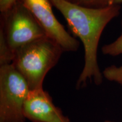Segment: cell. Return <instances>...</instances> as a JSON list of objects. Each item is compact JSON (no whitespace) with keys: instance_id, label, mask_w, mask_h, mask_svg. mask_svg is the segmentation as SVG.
<instances>
[{"instance_id":"obj_1","label":"cell","mask_w":122,"mask_h":122,"mask_svg":"<svg viewBox=\"0 0 122 122\" xmlns=\"http://www.w3.org/2000/svg\"><path fill=\"white\" fill-rule=\"evenodd\" d=\"M53 6L62 14L74 35L79 38L84 49V64L76 88L80 89L88 81L97 85L103 81V74L99 67L97 51L99 41L105 27L120 14V5L101 8L85 7L67 1L50 0Z\"/></svg>"},{"instance_id":"obj_2","label":"cell","mask_w":122,"mask_h":122,"mask_svg":"<svg viewBox=\"0 0 122 122\" xmlns=\"http://www.w3.org/2000/svg\"><path fill=\"white\" fill-rule=\"evenodd\" d=\"M64 51L53 40L43 37L16 50L11 64L26 81L30 91L42 89L46 75Z\"/></svg>"},{"instance_id":"obj_3","label":"cell","mask_w":122,"mask_h":122,"mask_svg":"<svg viewBox=\"0 0 122 122\" xmlns=\"http://www.w3.org/2000/svg\"><path fill=\"white\" fill-rule=\"evenodd\" d=\"M1 28L14 51L30 42L47 37L32 14L18 0L11 9L1 13Z\"/></svg>"},{"instance_id":"obj_4","label":"cell","mask_w":122,"mask_h":122,"mask_svg":"<svg viewBox=\"0 0 122 122\" xmlns=\"http://www.w3.org/2000/svg\"><path fill=\"white\" fill-rule=\"evenodd\" d=\"M30 92L12 64L0 66V122H25L24 106Z\"/></svg>"},{"instance_id":"obj_5","label":"cell","mask_w":122,"mask_h":122,"mask_svg":"<svg viewBox=\"0 0 122 122\" xmlns=\"http://www.w3.org/2000/svg\"><path fill=\"white\" fill-rule=\"evenodd\" d=\"M32 14L46 36L58 44L65 51H76L80 42L65 30L58 20L50 0H21Z\"/></svg>"},{"instance_id":"obj_6","label":"cell","mask_w":122,"mask_h":122,"mask_svg":"<svg viewBox=\"0 0 122 122\" xmlns=\"http://www.w3.org/2000/svg\"><path fill=\"white\" fill-rule=\"evenodd\" d=\"M23 112L25 119L31 122H71L43 88L30 91Z\"/></svg>"},{"instance_id":"obj_7","label":"cell","mask_w":122,"mask_h":122,"mask_svg":"<svg viewBox=\"0 0 122 122\" xmlns=\"http://www.w3.org/2000/svg\"><path fill=\"white\" fill-rule=\"evenodd\" d=\"M14 53L7 44L4 35L0 30V66L13 63Z\"/></svg>"},{"instance_id":"obj_8","label":"cell","mask_w":122,"mask_h":122,"mask_svg":"<svg viewBox=\"0 0 122 122\" xmlns=\"http://www.w3.org/2000/svg\"><path fill=\"white\" fill-rule=\"evenodd\" d=\"M121 25L122 30V20ZM101 51L103 54L113 57L122 54V30L119 37L111 43L105 45L102 48Z\"/></svg>"},{"instance_id":"obj_9","label":"cell","mask_w":122,"mask_h":122,"mask_svg":"<svg viewBox=\"0 0 122 122\" xmlns=\"http://www.w3.org/2000/svg\"><path fill=\"white\" fill-rule=\"evenodd\" d=\"M102 74L107 80L122 85V66H110L105 68Z\"/></svg>"},{"instance_id":"obj_10","label":"cell","mask_w":122,"mask_h":122,"mask_svg":"<svg viewBox=\"0 0 122 122\" xmlns=\"http://www.w3.org/2000/svg\"><path fill=\"white\" fill-rule=\"evenodd\" d=\"M70 2L89 8H101L112 5V0H70Z\"/></svg>"},{"instance_id":"obj_11","label":"cell","mask_w":122,"mask_h":122,"mask_svg":"<svg viewBox=\"0 0 122 122\" xmlns=\"http://www.w3.org/2000/svg\"><path fill=\"white\" fill-rule=\"evenodd\" d=\"M18 0H0V11L5 13L11 9Z\"/></svg>"},{"instance_id":"obj_12","label":"cell","mask_w":122,"mask_h":122,"mask_svg":"<svg viewBox=\"0 0 122 122\" xmlns=\"http://www.w3.org/2000/svg\"><path fill=\"white\" fill-rule=\"evenodd\" d=\"M122 4V0H112V5H120Z\"/></svg>"},{"instance_id":"obj_13","label":"cell","mask_w":122,"mask_h":122,"mask_svg":"<svg viewBox=\"0 0 122 122\" xmlns=\"http://www.w3.org/2000/svg\"><path fill=\"white\" fill-rule=\"evenodd\" d=\"M104 122H112V121H110V120H105Z\"/></svg>"},{"instance_id":"obj_14","label":"cell","mask_w":122,"mask_h":122,"mask_svg":"<svg viewBox=\"0 0 122 122\" xmlns=\"http://www.w3.org/2000/svg\"><path fill=\"white\" fill-rule=\"evenodd\" d=\"M67 1H70V0H67Z\"/></svg>"}]
</instances>
